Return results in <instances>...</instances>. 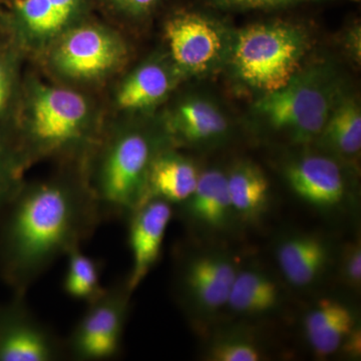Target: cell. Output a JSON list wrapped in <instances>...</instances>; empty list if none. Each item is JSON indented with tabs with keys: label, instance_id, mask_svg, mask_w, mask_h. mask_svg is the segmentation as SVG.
Listing matches in <instances>:
<instances>
[{
	"label": "cell",
	"instance_id": "obj_1",
	"mask_svg": "<svg viewBox=\"0 0 361 361\" xmlns=\"http://www.w3.org/2000/svg\"><path fill=\"white\" fill-rule=\"evenodd\" d=\"M104 221L85 179L20 188L0 219V277L18 295L59 258L80 248Z\"/></svg>",
	"mask_w": 361,
	"mask_h": 361
},
{
	"label": "cell",
	"instance_id": "obj_2",
	"mask_svg": "<svg viewBox=\"0 0 361 361\" xmlns=\"http://www.w3.org/2000/svg\"><path fill=\"white\" fill-rule=\"evenodd\" d=\"M310 32L289 21L258 23L233 37L229 61L242 84L262 94L282 89L301 70Z\"/></svg>",
	"mask_w": 361,
	"mask_h": 361
},
{
	"label": "cell",
	"instance_id": "obj_3",
	"mask_svg": "<svg viewBox=\"0 0 361 361\" xmlns=\"http://www.w3.org/2000/svg\"><path fill=\"white\" fill-rule=\"evenodd\" d=\"M341 96L336 73L327 65L301 68L282 89L262 94L254 110L295 144L317 140Z\"/></svg>",
	"mask_w": 361,
	"mask_h": 361
},
{
	"label": "cell",
	"instance_id": "obj_4",
	"mask_svg": "<svg viewBox=\"0 0 361 361\" xmlns=\"http://www.w3.org/2000/svg\"><path fill=\"white\" fill-rule=\"evenodd\" d=\"M156 145L149 135L132 130L104 148L92 178H87L104 220L126 218L146 198Z\"/></svg>",
	"mask_w": 361,
	"mask_h": 361
},
{
	"label": "cell",
	"instance_id": "obj_5",
	"mask_svg": "<svg viewBox=\"0 0 361 361\" xmlns=\"http://www.w3.org/2000/svg\"><path fill=\"white\" fill-rule=\"evenodd\" d=\"M132 293L123 281L106 287L87 303L84 315L65 341L66 357L78 361L116 357L122 348Z\"/></svg>",
	"mask_w": 361,
	"mask_h": 361
},
{
	"label": "cell",
	"instance_id": "obj_6",
	"mask_svg": "<svg viewBox=\"0 0 361 361\" xmlns=\"http://www.w3.org/2000/svg\"><path fill=\"white\" fill-rule=\"evenodd\" d=\"M165 37L179 71L204 77L229 61L234 35L212 16L184 13L166 23Z\"/></svg>",
	"mask_w": 361,
	"mask_h": 361
},
{
	"label": "cell",
	"instance_id": "obj_7",
	"mask_svg": "<svg viewBox=\"0 0 361 361\" xmlns=\"http://www.w3.org/2000/svg\"><path fill=\"white\" fill-rule=\"evenodd\" d=\"M87 104L71 90H40L32 106L30 126V151L42 156L68 151L87 135Z\"/></svg>",
	"mask_w": 361,
	"mask_h": 361
},
{
	"label": "cell",
	"instance_id": "obj_8",
	"mask_svg": "<svg viewBox=\"0 0 361 361\" xmlns=\"http://www.w3.org/2000/svg\"><path fill=\"white\" fill-rule=\"evenodd\" d=\"M66 357L65 341L30 310L25 295L0 305V361H56Z\"/></svg>",
	"mask_w": 361,
	"mask_h": 361
},
{
	"label": "cell",
	"instance_id": "obj_9",
	"mask_svg": "<svg viewBox=\"0 0 361 361\" xmlns=\"http://www.w3.org/2000/svg\"><path fill=\"white\" fill-rule=\"evenodd\" d=\"M237 273L232 259L224 254H198L187 259L179 274L183 300L196 312H216L227 305Z\"/></svg>",
	"mask_w": 361,
	"mask_h": 361
},
{
	"label": "cell",
	"instance_id": "obj_10",
	"mask_svg": "<svg viewBox=\"0 0 361 361\" xmlns=\"http://www.w3.org/2000/svg\"><path fill=\"white\" fill-rule=\"evenodd\" d=\"M173 214L172 204L151 198L142 202L128 216L132 268L126 283L130 291L134 292L141 285L158 262Z\"/></svg>",
	"mask_w": 361,
	"mask_h": 361
},
{
	"label": "cell",
	"instance_id": "obj_11",
	"mask_svg": "<svg viewBox=\"0 0 361 361\" xmlns=\"http://www.w3.org/2000/svg\"><path fill=\"white\" fill-rule=\"evenodd\" d=\"M118 40L99 28L80 27L63 37L54 61L59 70L73 78H94L110 71L122 58Z\"/></svg>",
	"mask_w": 361,
	"mask_h": 361
},
{
	"label": "cell",
	"instance_id": "obj_12",
	"mask_svg": "<svg viewBox=\"0 0 361 361\" xmlns=\"http://www.w3.org/2000/svg\"><path fill=\"white\" fill-rule=\"evenodd\" d=\"M285 177L293 193L316 208H334L345 196L341 169L326 156L308 155L291 161Z\"/></svg>",
	"mask_w": 361,
	"mask_h": 361
},
{
	"label": "cell",
	"instance_id": "obj_13",
	"mask_svg": "<svg viewBox=\"0 0 361 361\" xmlns=\"http://www.w3.org/2000/svg\"><path fill=\"white\" fill-rule=\"evenodd\" d=\"M199 177L193 161L173 152H161L149 167L145 201L157 198L172 205L185 203L194 193Z\"/></svg>",
	"mask_w": 361,
	"mask_h": 361
},
{
	"label": "cell",
	"instance_id": "obj_14",
	"mask_svg": "<svg viewBox=\"0 0 361 361\" xmlns=\"http://www.w3.org/2000/svg\"><path fill=\"white\" fill-rule=\"evenodd\" d=\"M171 129L180 141L205 145L223 139L229 130V122L219 106L211 99L194 97L176 109Z\"/></svg>",
	"mask_w": 361,
	"mask_h": 361
},
{
	"label": "cell",
	"instance_id": "obj_15",
	"mask_svg": "<svg viewBox=\"0 0 361 361\" xmlns=\"http://www.w3.org/2000/svg\"><path fill=\"white\" fill-rule=\"evenodd\" d=\"M278 264L289 283L305 287L315 281L329 260V249L316 235L288 237L277 250Z\"/></svg>",
	"mask_w": 361,
	"mask_h": 361
},
{
	"label": "cell",
	"instance_id": "obj_16",
	"mask_svg": "<svg viewBox=\"0 0 361 361\" xmlns=\"http://www.w3.org/2000/svg\"><path fill=\"white\" fill-rule=\"evenodd\" d=\"M355 327V316L351 310L331 299L318 302L304 320L306 336L318 357H325L338 350Z\"/></svg>",
	"mask_w": 361,
	"mask_h": 361
},
{
	"label": "cell",
	"instance_id": "obj_17",
	"mask_svg": "<svg viewBox=\"0 0 361 361\" xmlns=\"http://www.w3.org/2000/svg\"><path fill=\"white\" fill-rule=\"evenodd\" d=\"M183 205L188 217L199 224L212 229L227 227L234 210L224 173L217 169L200 173L194 193Z\"/></svg>",
	"mask_w": 361,
	"mask_h": 361
},
{
	"label": "cell",
	"instance_id": "obj_18",
	"mask_svg": "<svg viewBox=\"0 0 361 361\" xmlns=\"http://www.w3.org/2000/svg\"><path fill=\"white\" fill-rule=\"evenodd\" d=\"M226 177L234 213L245 221L257 220L269 201V180L263 171L251 161H242Z\"/></svg>",
	"mask_w": 361,
	"mask_h": 361
},
{
	"label": "cell",
	"instance_id": "obj_19",
	"mask_svg": "<svg viewBox=\"0 0 361 361\" xmlns=\"http://www.w3.org/2000/svg\"><path fill=\"white\" fill-rule=\"evenodd\" d=\"M317 139L323 147L344 158L360 155L361 109L357 99L341 94Z\"/></svg>",
	"mask_w": 361,
	"mask_h": 361
},
{
	"label": "cell",
	"instance_id": "obj_20",
	"mask_svg": "<svg viewBox=\"0 0 361 361\" xmlns=\"http://www.w3.org/2000/svg\"><path fill=\"white\" fill-rule=\"evenodd\" d=\"M175 85L172 71L158 63L142 66L121 87L118 103L126 110H142L160 103Z\"/></svg>",
	"mask_w": 361,
	"mask_h": 361
},
{
	"label": "cell",
	"instance_id": "obj_21",
	"mask_svg": "<svg viewBox=\"0 0 361 361\" xmlns=\"http://www.w3.org/2000/svg\"><path fill=\"white\" fill-rule=\"evenodd\" d=\"M280 301L277 284L255 270L237 273L227 305L241 314H262L274 310Z\"/></svg>",
	"mask_w": 361,
	"mask_h": 361
},
{
	"label": "cell",
	"instance_id": "obj_22",
	"mask_svg": "<svg viewBox=\"0 0 361 361\" xmlns=\"http://www.w3.org/2000/svg\"><path fill=\"white\" fill-rule=\"evenodd\" d=\"M66 257L68 264L63 289L66 295L85 303L101 295L106 288L101 281L103 270L101 261L87 255L82 247L70 252Z\"/></svg>",
	"mask_w": 361,
	"mask_h": 361
},
{
	"label": "cell",
	"instance_id": "obj_23",
	"mask_svg": "<svg viewBox=\"0 0 361 361\" xmlns=\"http://www.w3.org/2000/svg\"><path fill=\"white\" fill-rule=\"evenodd\" d=\"M78 0H18L16 8L32 32L47 35L61 30Z\"/></svg>",
	"mask_w": 361,
	"mask_h": 361
},
{
	"label": "cell",
	"instance_id": "obj_24",
	"mask_svg": "<svg viewBox=\"0 0 361 361\" xmlns=\"http://www.w3.org/2000/svg\"><path fill=\"white\" fill-rule=\"evenodd\" d=\"M208 356L213 361H258L262 358L254 342L241 336H228L216 341L209 349Z\"/></svg>",
	"mask_w": 361,
	"mask_h": 361
},
{
	"label": "cell",
	"instance_id": "obj_25",
	"mask_svg": "<svg viewBox=\"0 0 361 361\" xmlns=\"http://www.w3.org/2000/svg\"><path fill=\"white\" fill-rule=\"evenodd\" d=\"M206 4L226 11H261L278 8L316 0H204Z\"/></svg>",
	"mask_w": 361,
	"mask_h": 361
},
{
	"label": "cell",
	"instance_id": "obj_26",
	"mask_svg": "<svg viewBox=\"0 0 361 361\" xmlns=\"http://www.w3.org/2000/svg\"><path fill=\"white\" fill-rule=\"evenodd\" d=\"M23 185L0 151V219L20 192Z\"/></svg>",
	"mask_w": 361,
	"mask_h": 361
},
{
	"label": "cell",
	"instance_id": "obj_27",
	"mask_svg": "<svg viewBox=\"0 0 361 361\" xmlns=\"http://www.w3.org/2000/svg\"><path fill=\"white\" fill-rule=\"evenodd\" d=\"M342 277L351 287L361 284V246L360 241L349 243L344 248L341 261Z\"/></svg>",
	"mask_w": 361,
	"mask_h": 361
},
{
	"label": "cell",
	"instance_id": "obj_28",
	"mask_svg": "<svg viewBox=\"0 0 361 361\" xmlns=\"http://www.w3.org/2000/svg\"><path fill=\"white\" fill-rule=\"evenodd\" d=\"M345 49L356 63H360L361 59V27L360 25H355L349 28L345 35Z\"/></svg>",
	"mask_w": 361,
	"mask_h": 361
},
{
	"label": "cell",
	"instance_id": "obj_29",
	"mask_svg": "<svg viewBox=\"0 0 361 361\" xmlns=\"http://www.w3.org/2000/svg\"><path fill=\"white\" fill-rule=\"evenodd\" d=\"M342 349L344 353L353 357H360L361 353V334L360 330L353 329L350 334L346 337L345 341L342 342Z\"/></svg>",
	"mask_w": 361,
	"mask_h": 361
},
{
	"label": "cell",
	"instance_id": "obj_30",
	"mask_svg": "<svg viewBox=\"0 0 361 361\" xmlns=\"http://www.w3.org/2000/svg\"><path fill=\"white\" fill-rule=\"evenodd\" d=\"M132 13H142L156 6L159 0H116Z\"/></svg>",
	"mask_w": 361,
	"mask_h": 361
},
{
	"label": "cell",
	"instance_id": "obj_31",
	"mask_svg": "<svg viewBox=\"0 0 361 361\" xmlns=\"http://www.w3.org/2000/svg\"><path fill=\"white\" fill-rule=\"evenodd\" d=\"M9 78L6 66L0 59V111L6 106L9 97Z\"/></svg>",
	"mask_w": 361,
	"mask_h": 361
}]
</instances>
